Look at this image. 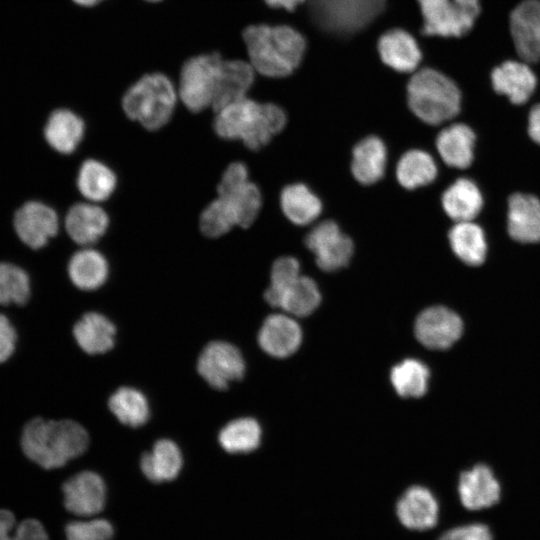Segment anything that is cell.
<instances>
[{
	"label": "cell",
	"instance_id": "6da1fadb",
	"mask_svg": "<svg viewBox=\"0 0 540 540\" xmlns=\"http://www.w3.org/2000/svg\"><path fill=\"white\" fill-rule=\"evenodd\" d=\"M242 39L255 72L271 79L293 75L308 49L305 34L287 23L249 25L243 30Z\"/></svg>",
	"mask_w": 540,
	"mask_h": 540
},
{
	"label": "cell",
	"instance_id": "7a4b0ae2",
	"mask_svg": "<svg viewBox=\"0 0 540 540\" xmlns=\"http://www.w3.org/2000/svg\"><path fill=\"white\" fill-rule=\"evenodd\" d=\"M89 434L73 418L36 416L24 425L20 437L25 457L45 471L65 467L89 446Z\"/></svg>",
	"mask_w": 540,
	"mask_h": 540
},
{
	"label": "cell",
	"instance_id": "3957f363",
	"mask_svg": "<svg viewBox=\"0 0 540 540\" xmlns=\"http://www.w3.org/2000/svg\"><path fill=\"white\" fill-rule=\"evenodd\" d=\"M287 123L284 109L248 96L215 111L213 128L224 140H239L250 150L267 145Z\"/></svg>",
	"mask_w": 540,
	"mask_h": 540
},
{
	"label": "cell",
	"instance_id": "277c9868",
	"mask_svg": "<svg viewBox=\"0 0 540 540\" xmlns=\"http://www.w3.org/2000/svg\"><path fill=\"white\" fill-rule=\"evenodd\" d=\"M406 101L418 119L429 125H439L458 114L461 93L447 75L435 68L423 67L409 77Z\"/></svg>",
	"mask_w": 540,
	"mask_h": 540
},
{
	"label": "cell",
	"instance_id": "5b68a950",
	"mask_svg": "<svg viewBox=\"0 0 540 540\" xmlns=\"http://www.w3.org/2000/svg\"><path fill=\"white\" fill-rule=\"evenodd\" d=\"M177 88L163 73H149L132 84L121 101L125 115L149 131L163 128L172 118Z\"/></svg>",
	"mask_w": 540,
	"mask_h": 540
},
{
	"label": "cell",
	"instance_id": "8992f818",
	"mask_svg": "<svg viewBox=\"0 0 540 540\" xmlns=\"http://www.w3.org/2000/svg\"><path fill=\"white\" fill-rule=\"evenodd\" d=\"M421 17L419 32L426 37L459 38L474 26L479 0H416Z\"/></svg>",
	"mask_w": 540,
	"mask_h": 540
},
{
	"label": "cell",
	"instance_id": "52a82bcc",
	"mask_svg": "<svg viewBox=\"0 0 540 540\" xmlns=\"http://www.w3.org/2000/svg\"><path fill=\"white\" fill-rule=\"evenodd\" d=\"M223 62L219 53H208L194 56L183 64L177 92L189 111L198 113L212 108Z\"/></svg>",
	"mask_w": 540,
	"mask_h": 540
},
{
	"label": "cell",
	"instance_id": "ba28073f",
	"mask_svg": "<svg viewBox=\"0 0 540 540\" xmlns=\"http://www.w3.org/2000/svg\"><path fill=\"white\" fill-rule=\"evenodd\" d=\"M217 197L229 205L241 228L251 226L262 207L260 189L249 179L248 168L242 162L226 167L217 185Z\"/></svg>",
	"mask_w": 540,
	"mask_h": 540
},
{
	"label": "cell",
	"instance_id": "9c48e42d",
	"mask_svg": "<svg viewBox=\"0 0 540 540\" xmlns=\"http://www.w3.org/2000/svg\"><path fill=\"white\" fill-rule=\"evenodd\" d=\"M305 243L318 267L326 272L347 266L354 253L353 241L332 220L316 224L307 234Z\"/></svg>",
	"mask_w": 540,
	"mask_h": 540
},
{
	"label": "cell",
	"instance_id": "30bf717a",
	"mask_svg": "<svg viewBox=\"0 0 540 540\" xmlns=\"http://www.w3.org/2000/svg\"><path fill=\"white\" fill-rule=\"evenodd\" d=\"M13 228L25 246L38 250L58 234L60 219L50 205L39 200H29L15 211Z\"/></svg>",
	"mask_w": 540,
	"mask_h": 540
},
{
	"label": "cell",
	"instance_id": "8fae6325",
	"mask_svg": "<svg viewBox=\"0 0 540 540\" xmlns=\"http://www.w3.org/2000/svg\"><path fill=\"white\" fill-rule=\"evenodd\" d=\"M197 371L211 387L223 390L243 377L245 363L236 346L225 341H212L199 355Z\"/></svg>",
	"mask_w": 540,
	"mask_h": 540
},
{
	"label": "cell",
	"instance_id": "7c38bea8",
	"mask_svg": "<svg viewBox=\"0 0 540 540\" xmlns=\"http://www.w3.org/2000/svg\"><path fill=\"white\" fill-rule=\"evenodd\" d=\"M381 63L399 74H412L423 60L422 48L410 31L392 27L382 32L376 41Z\"/></svg>",
	"mask_w": 540,
	"mask_h": 540
},
{
	"label": "cell",
	"instance_id": "4fadbf2b",
	"mask_svg": "<svg viewBox=\"0 0 540 540\" xmlns=\"http://www.w3.org/2000/svg\"><path fill=\"white\" fill-rule=\"evenodd\" d=\"M463 331L461 318L443 306H433L422 311L415 322L418 341L430 349H447L460 337Z\"/></svg>",
	"mask_w": 540,
	"mask_h": 540
},
{
	"label": "cell",
	"instance_id": "5bb4252c",
	"mask_svg": "<svg viewBox=\"0 0 540 540\" xmlns=\"http://www.w3.org/2000/svg\"><path fill=\"white\" fill-rule=\"evenodd\" d=\"M510 33L515 50L528 64L540 60V0H524L511 12Z\"/></svg>",
	"mask_w": 540,
	"mask_h": 540
},
{
	"label": "cell",
	"instance_id": "9a60e30c",
	"mask_svg": "<svg viewBox=\"0 0 540 540\" xmlns=\"http://www.w3.org/2000/svg\"><path fill=\"white\" fill-rule=\"evenodd\" d=\"M62 493L64 506L76 515H94L105 505V483L92 471H81L67 478L62 484Z\"/></svg>",
	"mask_w": 540,
	"mask_h": 540
},
{
	"label": "cell",
	"instance_id": "2e32d148",
	"mask_svg": "<svg viewBox=\"0 0 540 540\" xmlns=\"http://www.w3.org/2000/svg\"><path fill=\"white\" fill-rule=\"evenodd\" d=\"M63 225L74 243L87 247L98 242L106 234L110 218L98 203L78 202L67 210Z\"/></svg>",
	"mask_w": 540,
	"mask_h": 540
},
{
	"label": "cell",
	"instance_id": "e0dca14e",
	"mask_svg": "<svg viewBox=\"0 0 540 540\" xmlns=\"http://www.w3.org/2000/svg\"><path fill=\"white\" fill-rule=\"evenodd\" d=\"M85 130V122L80 115L69 108L59 107L49 113L43 136L55 152L69 155L81 144Z\"/></svg>",
	"mask_w": 540,
	"mask_h": 540
},
{
	"label": "cell",
	"instance_id": "ac0fdd59",
	"mask_svg": "<svg viewBox=\"0 0 540 540\" xmlns=\"http://www.w3.org/2000/svg\"><path fill=\"white\" fill-rule=\"evenodd\" d=\"M458 491L463 506L469 510L489 508L500 499V485L485 464L464 471L459 478Z\"/></svg>",
	"mask_w": 540,
	"mask_h": 540
},
{
	"label": "cell",
	"instance_id": "d6986e66",
	"mask_svg": "<svg viewBox=\"0 0 540 540\" xmlns=\"http://www.w3.org/2000/svg\"><path fill=\"white\" fill-rule=\"evenodd\" d=\"M527 64L508 60L495 67L491 73L493 89L516 105L525 103L536 88V76Z\"/></svg>",
	"mask_w": 540,
	"mask_h": 540
},
{
	"label": "cell",
	"instance_id": "ffe728a7",
	"mask_svg": "<svg viewBox=\"0 0 540 540\" xmlns=\"http://www.w3.org/2000/svg\"><path fill=\"white\" fill-rule=\"evenodd\" d=\"M302 338L298 323L283 314L266 318L258 334L260 347L273 357L283 358L294 353Z\"/></svg>",
	"mask_w": 540,
	"mask_h": 540
},
{
	"label": "cell",
	"instance_id": "44dd1931",
	"mask_svg": "<svg viewBox=\"0 0 540 540\" xmlns=\"http://www.w3.org/2000/svg\"><path fill=\"white\" fill-rule=\"evenodd\" d=\"M71 336L85 353L102 354L114 347L116 327L106 316L87 312L72 325Z\"/></svg>",
	"mask_w": 540,
	"mask_h": 540
},
{
	"label": "cell",
	"instance_id": "7402d4cb",
	"mask_svg": "<svg viewBox=\"0 0 540 540\" xmlns=\"http://www.w3.org/2000/svg\"><path fill=\"white\" fill-rule=\"evenodd\" d=\"M438 503L425 487L412 486L399 499L396 507L400 522L411 530H427L438 520Z\"/></svg>",
	"mask_w": 540,
	"mask_h": 540
},
{
	"label": "cell",
	"instance_id": "603a6c76",
	"mask_svg": "<svg viewBox=\"0 0 540 540\" xmlns=\"http://www.w3.org/2000/svg\"><path fill=\"white\" fill-rule=\"evenodd\" d=\"M67 275L77 289L96 290L108 279L109 263L99 250L91 246L82 247L71 255L67 264Z\"/></svg>",
	"mask_w": 540,
	"mask_h": 540
},
{
	"label": "cell",
	"instance_id": "cb8c5ba5",
	"mask_svg": "<svg viewBox=\"0 0 540 540\" xmlns=\"http://www.w3.org/2000/svg\"><path fill=\"white\" fill-rule=\"evenodd\" d=\"M256 72L248 60L224 59L218 89L212 109L222 107L248 96Z\"/></svg>",
	"mask_w": 540,
	"mask_h": 540
},
{
	"label": "cell",
	"instance_id": "d4e9b609",
	"mask_svg": "<svg viewBox=\"0 0 540 540\" xmlns=\"http://www.w3.org/2000/svg\"><path fill=\"white\" fill-rule=\"evenodd\" d=\"M508 231L518 242H540V201L536 197L522 193L510 197Z\"/></svg>",
	"mask_w": 540,
	"mask_h": 540
},
{
	"label": "cell",
	"instance_id": "484cf974",
	"mask_svg": "<svg viewBox=\"0 0 540 540\" xmlns=\"http://www.w3.org/2000/svg\"><path fill=\"white\" fill-rule=\"evenodd\" d=\"M387 148L381 138L367 136L361 139L352 150L351 172L363 185L378 182L385 173Z\"/></svg>",
	"mask_w": 540,
	"mask_h": 540
},
{
	"label": "cell",
	"instance_id": "4316f807",
	"mask_svg": "<svg viewBox=\"0 0 540 540\" xmlns=\"http://www.w3.org/2000/svg\"><path fill=\"white\" fill-rule=\"evenodd\" d=\"M76 186L86 201L99 204L115 192L117 175L106 163L94 158L86 159L79 166Z\"/></svg>",
	"mask_w": 540,
	"mask_h": 540
},
{
	"label": "cell",
	"instance_id": "83f0119b",
	"mask_svg": "<svg viewBox=\"0 0 540 540\" xmlns=\"http://www.w3.org/2000/svg\"><path fill=\"white\" fill-rule=\"evenodd\" d=\"M182 465L180 448L169 439L156 441L151 451L144 453L140 461L143 474L154 483L175 479L179 475Z\"/></svg>",
	"mask_w": 540,
	"mask_h": 540
},
{
	"label": "cell",
	"instance_id": "f1b7e54d",
	"mask_svg": "<svg viewBox=\"0 0 540 540\" xmlns=\"http://www.w3.org/2000/svg\"><path fill=\"white\" fill-rule=\"evenodd\" d=\"M475 134L462 123L445 127L437 136L436 147L442 160L450 167L463 169L473 160Z\"/></svg>",
	"mask_w": 540,
	"mask_h": 540
},
{
	"label": "cell",
	"instance_id": "f546056e",
	"mask_svg": "<svg viewBox=\"0 0 540 540\" xmlns=\"http://www.w3.org/2000/svg\"><path fill=\"white\" fill-rule=\"evenodd\" d=\"M280 207L285 217L299 226L313 223L322 212L320 198L303 183H293L283 188Z\"/></svg>",
	"mask_w": 540,
	"mask_h": 540
},
{
	"label": "cell",
	"instance_id": "4dcf8cb0",
	"mask_svg": "<svg viewBox=\"0 0 540 540\" xmlns=\"http://www.w3.org/2000/svg\"><path fill=\"white\" fill-rule=\"evenodd\" d=\"M483 205V198L476 184L467 178L453 182L442 195L445 213L456 222L472 221Z\"/></svg>",
	"mask_w": 540,
	"mask_h": 540
},
{
	"label": "cell",
	"instance_id": "1f68e13d",
	"mask_svg": "<svg viewBox=\"0 0 540 540\" xmlns=\"http://www.w3.org/2000/svg\"><path fill=\"white\" fill-rule=\"evenodd\" d=\"M454 254L465 264L477 266L486 256V240L482 228L472 221L456 222L448 234Z\"/></svg>",
	"mask_w": 540,
	"mask_h": 540
},
{
	"label": "cell",
	"instance_id": "d6a6232c",
	"mask_svg": "<svg viewBox=\"0 0 540 540\" xmlns=\"http://www.w3.org/2000/svg\"><path fill=\"white\" fill-rule=\"evenodd\" d=\"M33 281L20 265L0 261V309L23 307L31 299Z\"/></svg>",
	"mask_w": 540,
	"mask_h": 540
},
{
	"label": "cell",
	"instance_id": "836d02e7",
	"mask_svg": "<svg viewBox=\"0 0 540 540\" xmlns=\"http://www.w3.org/2000/svg\"><path fill=\"white\" fill-rule=\"evenodd\" d=\"M437 176V166L433 157L426 151L412 149L405 152L396 166L399 184L413 190L433 182Z\"/></svg>",
	"mask_w": 540,
	"mask_h": 540
},
{
	"label": "cell",
	"instance_id": "e575fe53",
	"mask_svg": "<svg viewBox=\"0 0 540 540\" xmlns=\"http://www.w3.org/2000/svg\"><path fill=\"white\" fill-rule=\"evenodd\" d=\"M113 415L124 425L139 427L149 418V405L145 395L132 387L117 389L108 400Z\"/></svg>",
	"mask_w": 540,
	"mask_h": 540
},
{
	"label": "cell",
	"instance_id": "d590c367",
	"mask_svg": "<svg viewBox=\"0 0 540 540\" xmlns=\"http://www.w3.org/2000/svg\"><path fill=\"white\" fill-rule=\"evenodd\" d=\"M260 440V425L250 417L229 422L218 435L220 446L229 453L251 452L259 446Z\"/></svg>",
	"mask_w": 540,
	"mask_h": 540
},
{
	"label": "cell",
	"instance_id": "8d00e7d4",
	"mask_svg": "<svg viewBox=\"0 0 540 540\" xmlns=\"http://www.w3.org/2000/svg\"><path fill=\"white\" fill-rule=\"evenodd\" d=\"M321 294L313 279L300 275L282 294L279 308L304 317L311 314L320 304Z\"/></svg>",
	"mask_w": 540,
	"mask_h": 540
},
{
	"label": "cell",
	"instance_id": "74e56055",
	"mask_svg": "<svg viewBox=\"0 0 540 540\" xmlns=\"http://www.w3.org/2000/svg\"><path fill=\"white\" fill-rule=\"evenodd\" d=\"M390 379L400 396L420 397L427 391L429 369L421 361L406 359L392 368Z\"/></svg>",
	"mask_w": 540,
	"mask_h": 540
},
{
	"label": "cell",
	"instance_id": "f35d334b",
	"mask_svg": "<svg viewBox=\"0 0 540 540\" xmlns=\"http://www.w3.org/2000/svg\"><path fill=\"white\" fill-rule=\"evenodd\" d=\"M237 226L233 211L220 197L208 203L199 216V229L208 238H219Z\"/></svg>",
	"mask_w": 540,
	"mask_h": 540
},
{
	"label": "cell",
	"instance_id": "ab89813d",
	"mask_svg": "<svg viewBox=\"0 0 540 540\" xmlns=\"http://www.w3.org/2000/svg\"><path fill=\"white\" fill-rule=\"evenodd\" d=\"M301 275L300 263L292 256L278 258L272 265L270 284L264 293L268 304L278 307L284 291Z\"/></svg>",
	"mask_w": 540,
	"mask_h": 540
},
{
	"label": "cell",
	"instance_id": "60d3db41",
	"mask_svg": "<svg viewBox=\"0 0 540 540\" xmlns=\"http://www.w3.org/2000/svg\"><path fill=\"white\" fill-rule=\"evenodd\" d=\"M65 533L67 540H111L114 530L109 521L94 519L70 522Z\"/></svg>",
	"mask_w": 540,
	"mask_h": 540
},
{
	"label": "cell",
	"instance_id": "b9f144b4",
	"mask_svg": "<svg viewBox=\"0 0 540 540\" xmlns=\"http://www.w3.org/2000/svg\"><path fill=\"white\" fill-rule=\"evenodd\" d=\"M18 340L16 325L9 314L0 309V364L6 363L13 357Z\"/></svg>",
	"mask_w": 540,
	"mask_h": 540
},
{
	"label": "cell",
	"instance_id": "7bdbcfd3",
	"mask_svg": "<svg viewBox=\"0 0 540 540\" xmlns=\"http://www.w3.org/2000/svg\"><path fill=\"white\" fill-rule=\"evenodd\" d=\"M439 540H493V537L488 526L473 523L452 528L443 533Z\"/></svg>",
	"mask_w": 540,
	"mask_h": 540
},
{
	"label": "cell",
	"instance_id": "ee69618b",
	"mask_svg": "<svg viewBox=\"0 0 540 540\" xmlns=\"http://www.w3.org/2000/svg\"><path fill=\"white\" fill-rule=\"evenodd\" d=\"M13 540H49L44 526L36 519L23 520L14 530Z\"/></svg>",
	"mask_w": 540,
	"mask_h": 540
},
{
	"label": "cell",
	"instance_id": "f6af8a7d",
	"mask_svg": "<svg viewBox=\"0 0 540 540\" xmlns=\"http://www.w3.org/2000/svg\"><path fill=\"white\" fill-rule=\"evenodd\" d=\"M15 530V517L6 509H0V540H13L12 532Z\"/></svg>",
	"mask_w": 540,
	"mask_h": 540
},
{
	"label": "cell",
	"instance_id": "bcb514c9",
	"mask_svg": "<svg viewBox=\"0 0 540 540\" xmlns=\"http://www.w3.org/2000/svg\"><path fill=\"white\" fill-rule=\"evenodd\" d=\"M528 133L533 141L540 144V103L535 105L529 113Z\"/></svg>",
	"mask_w": 540,
	"mask_h": 540
},
{
	"label": "cell",
	"instance_id": "7dc6e473",
	"mask_svg": "<svg viewBox=\"0 0 540 540\" xmlns=\"http://www.w3.org/2000/svg\"><path fill=\"white\" fill-rule=\"evenodd\" d=\"M264 3L272 9H280L288 14L295 13L300 6L308 0H263Z\"/></svg>",
	"mask_w": 540,
	"mask_h": 540
},
{
	"label": "cell",
	"instance_id": "c3c4849f",
	"mask_svg": "<svg viewBox=\"0 0 540 540\" xmlns=\"http://www.w3.org/2000/svg\"><path fill=\"white\" fill-rule=\"evenodd\" d=\"M74 4L82 7H91L94 6L103 0H71Z\"/></svg>",
	"mask_w": 540,
	"mask_h": 540
},
{
	"label": "cell",
	"instance_id": "681fc988",
	"mask_svg": "<svg viewBox=\"0 0 540 540\" xmlns=\"http://www.w3.org/2000/svg\"><path fill=\"white\" fill-rule=\"evenodd\" d=\"M146 1H149V2H158L160 0H146Z\"/></svg>",
	"mask_w": 540,
	"mask_h": 540
}]
</instances>
